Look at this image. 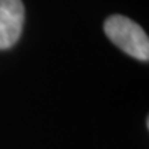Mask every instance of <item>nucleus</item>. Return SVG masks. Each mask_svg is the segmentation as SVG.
I'll return each instance as SVG.
<instances>
[{
  "label": "nucleus",
  "mask_w": 149,
  "mask_h": 149,
  "mask_svg": "<svg viewBox=\"0 0 149 149\" xmlns=\"http://www.w3.org/2000/svg\"><path fill=\"white\" fill-rule=\"evenodd\" d=\"M24 5L22 0H0V50L9 49L23 31Z\"/></svg>",
  "instance_id": "obj_2"
},
{
  "label": "nucleus",
  "mask_w": 149,
  "mask_h": 149,
  "mask_svg": "<svg viewBox=\"0 0 149 149\" xmlns=\"http://www.w3.org/2000/svg\"><path fill=\"white\" fill-rule=\"evenodd\" d=\"M104 31L120 50L139 61L149 59V40L146 32L131 18L111 15L105 20Z\"/></svg>",
  "instance_id": "obj_1"
}]
</instances>
